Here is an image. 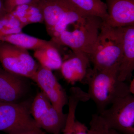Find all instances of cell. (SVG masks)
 Masks as SVG:
<instances>
[{
    "instance_id": "cell-1",
    "label": "cell",
    "mask_w": 134,
    "mask_h": 134,
    "mask_svg": "<svg viewBox=\"0 0 134 134\" xmlns=\"http://www.w3.org/2000/svg\"><path fill=\"white\" fill-rule=\"evenodd\" d=\"M119 65L103 70L89 69L84 79L88 86L87 93L99 113L117 99L132 94L129 85L118 80Z\"/></svg>"
},
{
    "instance_id": "cell-2",
    "label": "cell",
    "mask_w": 134,
    "mask_h": 134,
    "mask_svg": "<svg viewBox=\"0 0 134 134\" xmlns=\"http://www.w3.org/2000/svg\"><path fill=\"white\" fill-rule=\"evenodd\" d=\"M122 43V28H113L103 22L97 41L89 55L93 68L103 70L120 64Z\"/></svg>"
},
{
    "instance_id": "cell-3",
    "label": "cell",
    "mask_w": 134,
    "mask_h": 134,
    "mask_svg": "<svg viewBox=\"0 0 134 134\" xmlns=\"http://www.w3.org/2000/svg\"><path fill=\"white\" fill-rule=\"evenodd\" d=\"M103 20L97 17L89 16L81 24L70 30L65 31L51 41L56 45L71 48L73 52H80L89 57L97 41Z\"/></svg>"
},
{
    "instance_id": "cell-4",
    "label": "cell",
    "mask_w": 134,
    "mask_h": 134,
    "mask_svg": "<svg viewBox=\"0 0 134 134\" xmlns=\"http://www.w3.org/2000/svg\"><path fill=\"white\" fill-rule=\"evenodd\" d=\"M28 103L0 102V131L15 134L41 129L34 119Z\"/></svg>"
},
{
    "instance_id": "cell-5",
    "label": "cell",
    "mask_w": 134,
    "mask_h": 134,
    "mask_svg": "<svg viewBox=\"0 0 134 134\" xmlns=\"http://www.w3.org/2000/svg\"><path fill=\"white\" fill-rule=\"evenodd\" d=\"M0 62L6 71L31 79L39 67L28 50L0 41Z\"/></svg>"
},
{
    "instance_id": "cell-6",
    "label": "cell",
    "mask_w": 134,
    "mask_h": 134,
    "mask_svg": "<svg viewBox=\"0 0 134 134\" xmlns=\"http://www.w3.org/2000/svg\"><path fill=\"white\" fill-rule=\"evenodd\" d=\"M110 108L99 113L109 129L122 134H134V97L128 94L117 99Z\"/></svg>"
},
{
    "instance_id": "cell-7",
    "label": "cell",
    "mask_w": 134,
    "mask_h": 134,
    "mask_svg": "<svg viewBox=\"0 0 134 134\" xmlns=\"http://www.w3.org/2000/svg\"><path fill=\"white\" fill-rule=\"evenodd\" d=\"M31 79L38 85L53 107L58 111L63 112V107L68 104V97L52 70L39 65Z\"/></svg>"
},
{
    "instance_id": "cell-8",
    "label": "cell",
    "mask_w": 134,
    "mask_h": 134,
    "mask_svg": "<svg viewBox=\"0 0 134 134\" xmlns=\"http://www.w3.org/2000/svg\"><path fill=\"white\" fill-rule=\"evenodd\" d=\"M105 1L108 17L104 23L114 28L134 26V0Z\"/></svg>"
},
{
    "instance_id": "cell-9",
    "label": "cell",
    "mask_w": 134,
    "mask_h": 134,
    "mask_svg": "<svg viewBox=\"0 0 134 134\" xmlns=\"http://www.w3.org/2000/svg\"><path fill=\"white\" fill-rule=\"evenodd\" d=\"M24 77L0 67V102L17 103L25 92Z\"/></svg>"
},
{
    "instance_id": "cell-10",
    "label": "cell",
    "mask_w": 134,
    "mask_h": 134,
    "mask_svg": "<svg viewBox=\"0 0 134 134\" xmlns=\"http://www.w3.org/2000/svg\"><path fill=\"white\" fill-rule=\"evenodd\" d=\"M88 56L80 52H73V55L63 62L60 69L64 79L69 83L83 81L89 69Z\"/></svg>"
},
{
    "instance_id": "cell-11",
    "label": "cell",
    "mask_w": 134,
    "mask_h": 134,
    "mask_svg": "<svg viewBox=\"0 0 134 134\" xmlns=\"http://www.w3.org/2000/svg\"><path fill=\"white\" fill-rule=\"evenodd\" d=\"M122 57L119 65L118 80L130 81L134 70V26L123 27Z\"/></svg>"
},
{
    "instance_id": "cell-12",
    "label": "cell",
    "mask_w": 134,
    "mask_h": 134,
    "mask_svg": "<svg viewBox=\"0 0 134 134\" xmlns=\"http://www.w3.org/2000/svg\"><path fill=\"white\" fill-rule=\"evenodd\" d=\"M47 31L50 33L70 4L65 0H39Z\"/></svg>"
},
{
    "instance_id": "cell-13",
    "label": "cell",
    "mask_w": 134,
    "mask_h": 134,
    "mask_svg": "<svg viewBox=\"0 0 134 134\" xmlns=\"http://www.w3.org/2000/svg\"><path fill=\"white\" fill-rule=\"evenodd\" d=\"M38 1L18 6L10 13L25 27L32 24L43 23L44 18Z\"/></svg>"
},
{
    "instance_id": "cell-14",
    "label": "cell",
    "mask_w": 134,
    "mask_h": 134,
    "mask_svg": "<svg viewBox=\"0 0 134 134\" xmlns=\"http://www.w3.org/2000/svg\"><path fill=\"white\" fill-rule=\"evenodd\" d=\"M84 14L99 18L103 22L108 17L105 3L101 0H65Z\"/></svg>"
},
{
    "instance_id": "cell-15",
    "label": "cell",
    "mask_w": 134,
    "mask_h": 134,
    "mask_svg": "<svg viewBox=\"0 0 134 134\" xmlns=\"http://www.w3.org/2000/svg\"><path fill=\"white\" fill-rule=\"evenodd\" d=\"M0 41L10 43L26 50L34 51L44 48L52 43V41L32 37L23 32L1 37Z\"/></svg>"
},
{
    "instance_id": "cell-16",
    "label": "cell",
    "mask_w": 134,
    "mask_h": 134,
    "mask_svg": "<svg viewBox=\"0 0 134 134\" xmlns=\"http://www.w3.org/2000/svg\"><path fill=\"white\" fill-rule=\"evenodd\" d=\"M56 46L52 42L44 48L34 51V54L40 65L52 71L60 69L63 62Z\"/></svg>"
},
{
    "instance_id": "cell-17",
    "label": "cell",
    "mask_w": 134,
    "mask_h": 134,
    "mask_svg": "<svg viewBox=\"0 0 134 134\" xmlns=\"http://www.w3.org/2000/svg\"><path fill=\"white\" fill-rule=\"evenodd\" d=\"M88 16L79 12L70 5L48 34L52 38L56 37L66 30L69 26L79 24Z\"/></svg>"
},
{
    "instance_id": "cell-18",
    "label": "cell",
    "mask_w": 134,
    "mask_h": 134,
    "mask_svg": "<svg viewBox=\"0 0 134 134\" xmlns=\"http://www.w3.org/2000/svg\"><path fill=\"white\" fill-rule=\"evenodd\" d=\"M67 115L52 105L38 123V126L50 133L60 134L65 127Z\"/></svg>"
},
{
    "instance_id": "cell-19",
    "label": "cell",
    "mask_w": 134,
    "mask_h": 134,
    "mask_svg": "<svg viewBox=\"0 0 134 134\" xmlns=\"http://www.w3.org/2000/svg\"><path fill=\"white\" fill-rule=\"evenodd\" d=\"M109 129L103 118L96 114L92 116L90 129L84 124L76 120L74 134H106Z\"/></svg>"
},
{
    "instance_id": "cell-20",
    "label": "cell",
    "mask_w": 134,
    "mask_h": 134,
    "mask_svg": "<svg viewBox=\"0 0 134 134\" xmlns=\"http://www.w3.org/2000/svg\"><path fill=\"white\" fill-rule=\"evenodd\" d=\"M52 105L50 100L43 92L36 95L31 104V112L38 125Z\"/></svg>"
},
{
    "instance_id": "cell-21",
    "label": "cell",
    "mask_w": 134,
    "mask_h": 134,
    "mask_svg": "<svg viewBox=\"0 0 134 134\" xmlns=\"http://www.w3.org/2000/svg\"><path fill=\"white\" fill-rule=\"evenodd\" d=\"M4 18L5 22L0 31V37L22 32V29L25 26L11 13H7Z\"/></svg>"
},
{
    "instance_id": "cell-22",
    "label": "cell",
    "mask_w": 134,
    "mask_h": 134,
    "mask_svg": "<svg viewBox=\"0 0 134 134\" xmlns=\"http://www.w3.org/2000/svg\"><path fill=\"white\" fill-rule=\"evenodd\" d=\"M68 113L67 114L66 120L62 132L63 134H74V128L76 120V111L78 103L71 100L68 103Z\"/></svg>"
},
{
    "instance_id": "cell-23",
    "label": "cell",
    "mask_w": 134,
    "mask_h": 134,
    "mask_svg": "<svg viewBox=\"0 0 134 134\" xmlns=\"http://www.w3.org/2000/svg\"><path fill=\"white\" fill-rule=\"evenodd\" d=\"M39 0H4V6L7 13H10L20 5L37 2Z\"/></svg>"
},
{
    "instance_id": "cell-24",
    "label": "cell",
    "mask_w": 134,
    "mask_h": 134,
    "mask_svg": "<svg viewBox=\"0 0 134 134\" xmlns=\"http://www.w3.org/2000/svg\"><path fill=\"white\" fill-rule=\"evenodd\" d=\"M7 13L4 6V0H0V18Z\"/></svg>"
},
{
    "instance_id": "cell-25",
    "label": "cell",
    "mask_w": 134,
    "mask_h": 134,
    "mask_svg": "<svg viewBox=\"0 0 134 134\" xmlns=\"http://www.w3.org/2000/svg\"><path fill=\"white\" fill-rule=\"evenodd\" d=\"M15 134H45V133L41 129H39Z\"/></svg>"
},
{
    "instance_id": "cell-26",
    "label": "cell",
    "mask_w": 134,
    "mask_h": 134,
    "mask_svg": "<svg viewBox=\"0 0 134 134\" xmlns=\"http://www.w3.org/2000/svg\"><path fill=\"white\" fill-rule=\"evenodd\" d=\"M106 134H121L119 132L116 131L112 129H109Z\"/></svg>"
}]
</instances>
